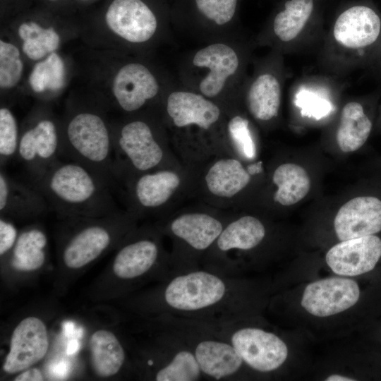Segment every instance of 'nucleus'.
<instances>
[{
	"mask_svg": "<svg viewBox=\"0 0 381 381\" xmlns=\"http://www.w3.org/2000/svg\"><path fill=\"white\" fill-rule=\"evenodd\" d=\"M29 183L49 209L65 218L96 217L116 212L111 187L85 167L60 159Z\"/></svg>",
	"mask_w": 381,
	"mask_h": 381,
	"instance_id": "3",
	"label": "nucleus"
},
{
	"mask_svg": "<svg viewBox=\"0 0 381 381\" xmlns=\"http://www.w3.org/2000/svg\"><path fill=\"white\" fill-rule=\"evenodd\" d=\"M272 181L277 186L274 199L284 206L301 200L310 188V179L306 169L292 163L279 166L273 174Z\"/></svg>",
	"mask_w": 381,
	"mask_h": 381,
	"instance_id": "31",
	"label": "nucleus"
},
{
	"mask_svg": "<svg viewBox=\"0 0 381 381\" xmlns=\"http://www.w3.org/2000/svg\"><path fill=\"white\" fill-rule=\"evenodd\" d=\"M18 231L9 218L1 216L0 219V255L13 250L18 239Z\"/></svg>",
	"mask_w": 381,
	"mask_h": 381,
	"instance_id": "37",
	"label": "nucleus"
},
{
	"mask_svg": "<svg viewBox=\"0 0 381 381\" xmlns=\"http://www.w3.org/2000/svg\"><path fill=\"white\" fill-rule=\"evenodd\" d=\"M15 381H41L44 380L42 372L37 368H29L18 374Z\"/></svg>",
	"mask_w": 381,
	"mask_h": 381,
	"instance_id": "38",
	"label": "nucleus"
},
{
	"mask_svg": "<svg viewBox=\"0 0 381 381\" xmlns=\"http://www.w3.org/2000/svg\"><path fill=\"white\" fill-rule=\"evenodd\" d=\"M380 53H381V42H380Z\"/></svg>",
	"mask_w": 381,
	"mask_h": 381,
	"instance_id": "41",
	"label": "nucleus"
},
{
	"mask_svg": "<svg viewBox=\"0 0 381 381\" xmlns=\"http://www.w3.org/2000/svg\"><path fill=\"white\" fill-rule=\"evenodd\" d=\"M247 171L249 174H256L262 171V163L251 164L248 167Z\"/></svg>",
	"mask_w": 381,
	"mask_h": 381,
	"instance_id": "39",
	"label": "nucleus"
},
{
	"mask_svg": "<svg viewBox=\"0 0 381 381\" xmlns=\"http://www.w3.org/2000/svg\"><path fill=\"white\" fill-rule=\"evenodd\" d=\"M373 123L362 103L357 100L346 102L339 113L335 131V140L344 152L361 148L368 140Z\"/></svg>",
	"mask_w": 381,
	"mask_h": 381,
	"instance_id": "26",
	"label": "nucleus"
},
{
	"mask_svg": "<svg viewBox=\"0 0 381 381\" xmlns=\"http://www.w3.org/2000/svg\"><path fill=\"white\" fill-rule=\"evenodd\" d=\"M338 78L322 74L302 78L292 86L294 104L301 109L302 115L317 120L328 116L334 109L331 97L343 85Z\"/></svg>",
	"mask_w": 381,
	"mask_h": 381,
	"instance_id": "22",
	"label": "nucleus"
},
{
	"mask_svg": "<svg viewBox=\"0 0 381 381\" xmlns=\"http://www.w3.org/2000/svg\"><path fill=\"white\" fill-rule=\"evenodd\" d=\"M256 47L254 37L246 32L202 44L180 60L178 82L224 104L240 94Z\"/></svg>",
	"mask_w": 381,
	"mask_h": 381,
	"instance_id": "2",
	"label": "nucleus"
},
{
	"mask_svg": "<svg viewBox=\"0 0 381 381\" xmlns=\"http://www.w3.org/2000/svg\"><path fill=\"white\" fill-rule=\"evenodd\" d=\"M104 21L125 51L140 56L170 37L168 16L145 0H113Z\"/></svg>",
	"mask_w": 381,
	"mask_h": 381,
	"instance_id": "8",
	"label": "nucleus"
},
{
	"mask_svg": "<svg viewBox=\"0 0 381 381\" xmlns=\"http://www.w3.org/2000/svg\"><path fill=\"white\" fill-rule=\"evenodd\" d=\"M111 126L115 181L125 165L140 174L162 162L164 151L157 138V128L150 120L139 115Z\"/></svg>",
	"mask_w": 381,
	"mask_h": 381,
	"instance_id": "12",
	"label": "nucleus"
},
{
	"mask_svg": "<svg viewBox=\"0 0 381 381\" xmlns=\"http://www.w3.org/2000/svg\"><path fill=\"white\" fill-rule=\"evenodd\" d=\"M250 174L236 159H222L208 170L205 181L212 194L222 198H231L250 182Z\"/></svg>",
	"mask_w": 381,
	"mask_h": 381,
	"instance_id": "29",
	"label": "nucleus"
},
{
	"mask_svg": "<svg viewBox=\"0 0 381 381\" xmlns=\"http://www.w3.org/2000/svg\"><path fill=\"white\" fill-rule=\"evenodd\" d=\"M162 104L171 125L177 130L213 131L224 116V106L176 82Z\"/></svg>",
	"mask_w": 381,
	"mask_h": 381,
	"instance_id": "15",
	"label": "nucleus"
},
{
	"mask_svg": "<svg viewBox=\"0 0 381 381\" xmlns=\"http://www.w3.org/2000/svg\"><path fill=\"white\" fill-rule=\"evenodd\" d=\"M381 257V240L370 235L343 241L326 254V262L336 274L357 276L372 270Z\"/></svg>",
	"mask_w": 381,
	"mask_h": 381,
	"instance_id": "20",
	"label": "nucleus"
},
{
	"mask_svg": "<svg viewBox=\"0 0 381 381\" xmlns=\"http://www.w3.org/2000/svg\"><path fill=\"white\" fill-rule=\"evenodd\" d=\"M243 321L207 324L231 344L249 369L261 373L279 369L288 356L284 341L274 333L244 325Z\"/></svg>",
	"mask_w": 381,
	"mask_h": 381,
	"instance_id": "14",
	"label": "nucleus"
},
{
	"mask_svg": "<svg viewBox=\"0 0 381 381\" xmlns=\"http://www.w3.org/2000/svg\"><path fill=\"white\" fill-rule=\"evenodd\" d=\"M224 228L221 221L204 213L183 214L171 221L170 233L188 250L182 272L201 267V254L213 246Z\"/></svg>",
	"mask_w": 381,
	"mask_h": 381,
	"instance_id": "17",
	"label": "nucleus"
},
{
	"mask_svg": "<svg viewBox=\"0 0 381 381\" xmlns=\"http://www.w3.org/2000/svg\"><path fill=\"white\" fill-rule=\"evenodd\" d=\"M158 322L162 332L178 339L191 351L205 380H239L248 368L231 344L209 324L168 315H161Z\"/></svg>",
	"mask_w": 381,
	"mask_h": 381,
	"instance_id": "6",
	"label": "nucleus"
},
{
	"mask_svg": "<svg viewBox=\"0 0 381 381\" xmlns=\"http://www.w3.org/2000/svg\"><path fill=\"white\" fill-rule=\"evenodd\" d=\"M62 155L61 122L47 107L33 111L20 128L17 154L29 179L39 176Z\"/></svg>",
	"mask_w": 381,
	"mask_h": 381,
	"instance_id": "13",
	"label": "nucleus"
},
{
	"mask_svg": "<svg viewBox=\"0 0 381 381\" xmlns=\"http://www.w3.org/2000/svg\"><path fill=\"white\" fill-rule=\"evenodd\" d=\"M61 125V156L85 167L111 188L116 181L112 131L102 109L70 105Z\"/></svg>",
	"mask_w": 381,
	"mask_h": 381,
	"instance_id": "5",
	"label": "nucleus"
},
{
	"mask_svg": "<svg viewBox=\"0 0 381 381\" xmlns=\"http://www.w3.org/2000/svg\"><path fill=\"white\" fill-rule=\"evenodd\" d=\"M49 209L44 195L30 183L11 177L0 170V213L11 217H32Z\"/></svg>",
	"mask_w": 381,
	"mask_h": 381,
	"instance_id": "23",
	"label": "nucleus"
},
{
	"mask_svg": "<svg viewBox=\"0 0 381 381\" xmlns=\"http://www.w3.org/2000/svg\"><path fill=\"white\" fill-rule=\"evenodd\" d=\"M359 296V286L354 280L331 277L307 285L301 306L314 316L327 317L350 308L356 303Z\"/></svg>",
	"mask_w": 381,
	"mask_h": 381,
	"instance_id": "18",
	"label": "nucleus"
},
{
	"mask_svg": "<svg viewBox=\"0 0 381 381\" xmlns=\"http://www.w3.org/2000/svg\"><path fill=\"white\" fill-rule=\"evenodd\" d=\"M48 347V333L44 323L34 316L25 318L13 331L4 370L14 374L30 368L44 358Z\"/></svg>",
	"mask_w": 381,
	"mask_h": 381,
	"instance_id": "19",
	"label": "nucleus"
},
{
	"mask_svg": "<svg viewBox=\"0 0 381 381\" xmlns=\"http://www.w3.org/2000/svg\"><path fill=\"white\" fill-rule=\"evenodd\" d=\"M265 236L266 229L260 220L249 215L241 217L224 226L202 265L233 251L253 250L260 246Z\"/></svg>",
	"mask_w": 381,
	"mask_h": 381,
	"instance_id": "25",
	"label": "nucleus"
},
{
	"mask_svg": "<svg viewBox=\"0 0 381 381\" xmlns=\"http://www.w3.org/2000/svg\"><path fill=\"white\" fill-rule=\"evenodd\" d=\"M176 83L165 71L143 58L127 59L115 70L111 95L115 106L130 114L163 99Z\"/></svg>",
	"mask_w": 381,
	"mask_h": 381,
	"instance_id": "10",
	"label": "nucleus"
},
{
	"mask_svg": "<svg viewBox=\"0 0 381 381\" xmlns=\"http://www.w3.org/2000/svg\"><path fill=\"white\" fill-rule=\"evenodd\" d=\"M18 35L23 42V54L32 61H40L56 52L61 43L60 35L54 28H45L35 21L21 23Z\"/></svg>",
	"mask_w": 381,
	"mask_h": 381,
	"instance_id": "32",
	"label": "nucleus"
},
{
	"mask_svg": "<svg viewBox=\"0 0 381 381\" xmlns=\"http://www.w3.org/2000/svg\"><path fill=\"white\" fill-rule=\"evenodd\" d=\"M179 184V176L172 171L145 172L136 178L132 195L139 207L154 209L165 204Z\"/></svg>",
	"mask_w": 381,
	"mask_h": 381,
	"instance_id": "27",
	"label": "nucleus"
},
{
	"mask_svg": "<svg viewBox=\"0 0 381 381\" xmlns=\"http://www.w3.org/2000/svg\"><path fill=\"white\" fill-rule=\"evenodd\" d=\"M155 300L161 315L210 324L243 321L250 307L248 287L238 276L204 267L169 275Z\"/></svg>",
	"mask_w": 381,
	"mask_h": 381,
	"instance_id": "1",
	"label": "nucleus"
},
{
	"mask_svg": "<svg viewBox=\"0 0 381 381\" xmlns=\"http://www.w3.org/2000/svg\"><path fill=\"white\" fill-rule=\"evenodd\" d=\"M240 0H179L172 23L183 35L202 44L238 37Z\"/></svg>",
	"mask_w": 381,
	"mask_h": 381,
	"instance_id": "9",
	"label": "nucleus"
},
{
	"mask_svg": "<svg viewBox=\"0 0 381 381\" xmlns=\"http://www.w3.org/2000/svg\"><path fill=\"white\" fill-rule=\"evenodd\" d=\"M381 37V18L371 7L349 4L336 16L325 30L318 54L321 73L344 78L362 65Z\"/></svg>",
	"mask_w": 381,
	"mask_h": 381,
	"instance_id": "4",
	"label": "nucleus"
},
{
	"mask_svg": "<svg viewBox=\"0 0 381 381\" xmlns=\"http://www.w3.org/2000/svg\"><path fill=\"white\" fill-rule=\"evenodd\" d=\"M66 82V67L62 57L56 52L48 54L33 66L28 83L35 93L57 92Z\"/></svg>",
	"mask_w": 381,
	"mask_h": 381,
	"instance_id": "33",
	"label": "nucleus"
},
{
	"mask_svg": "<svg viewBox=\"0 0 381 381\" xmlns=\"http://www.w3.org/2000/svg\"><path fill=\"white\" fill-rule=\"evenodd\" d=\"M117 212L80 217L81 225L62 248V260L70 269H79L97 259L114 241L113 228L123 221Z\"/></svg>",
	"mask_w": 381,
	"mask_h": 381,
	"instance_id": "16",
	"label": "nucleus"
},
{
	"mask_svg": "<svg viewBox=\"0 0 381 381\" xmlns=\"http://www.w3.org/2000/svg\"><path fill=\"white\" fill-rule=\"evenodd\" d=\"M24 64L18 47L9 41L0 40V87L1 90L14 88L20 83Z\"/></svg>",
	"mask_w": 381,
	"mask_h": 381,
	"instance_id": "34",
	"label": "nucleus"
},
{
	"mask_svg": "<svg viewBox=\"0 0 381 381\" xmlns=\"http://www.w3.org/2000/svg\"><path fill=\"white\" fill-rule=\"evenodd\" d=\"M253 71L241 90L242 103L249 114L260 123H270L279 114L283 90L287 78L284 55L274 49L254 56Z\"/></svg>",
	"mask_w": 381,
	"mask_h": 381,
	"instance_id": "11",
	"label": "nucleus"
},
{
	"mask_svg": "<svg viewBox=\"0 0 381 381\" xmlns=\"http://www.w3.org/2000/svg\"><path fill=\"white\" fill-rule=\"evenodd\" d=\"M161 260L157 241L142 237L131 241L119 249L112 265L114 274L124 281H133L150 273Z\"/></svg>",
	"mask_w": 381,
	"mask_h": 381,
	"instance_id": "24",
	"label": "nucleus"
},
{
	"mask_svg": "<svg viewBox=\"0 0 381 381\" xmlns=\"http://www.w3.org/2000/svg\"><path fill=\"white\" fill-rule=\"evenodd\" d=\"M229 140L244 157L252 159L255 156L256 146L250 120L239 112L234 113L226 123Z\"/></svg>",
	"mask_w": 381,
	"mask_h": 381,
	"instance_id": "36",
	"label": "nucleus"
},
{
	"mask_svg": "<svg viewBox=\"0 0 381 381\" xmlns=\"http://www.w3.org/2000/svg\"><path fill=\"white\" fill-rule=\"evenodd\" d=\"M83 1H85V0H83Z\"/></svg>",
	"mask_w": 381,
	"mask_h": 381,
	"instance_id": "43",
	"label": "nucleus"
},
{
	"mask_svg": "<svg viewBox=\"0 0 381 381\" xmlns=\"http://www.w3.org/2000/svg\"><path fill=\"white\" fill-rule=\"evenodd\" d=\"M325 33L319 0H283L254 40L285 55L320 44Z\"/></svg>",
	"mask_w": 381,
	"mask_h": 381,
	"instance_id": "7",
	"label": "nucleus"
},
{
	"mask_svg": "<svg viewBox=\"0 0 381 381\" xmlns=\"http://www.w3.org/2000/svg\"><path fill=\"white\" fill-rule=\"evenodd\" d=\"M47 237L37 227L22 231L12 250L11 263L16 270L24 272L40 269L46 259Z\"/></svg>",
	"mask_w": 381,
	"mask_h": 381,
	"instance_id": "30",
	"label": "nucleus"
},
{
	"mask_svg": "<svg viewBox=\"0 0 381 381\" xmlns=\"http://www.w3.org/2000/svg\"><path fill=\"white\" fill-rule=\"evenodd\" d=\"M49 1H56V0H49Z\"/></svg>",
	"mask_w": 381,
	"mask_h": 381,
	"instance_id": "42",
	"label": "nucleus"
},
{
	"mask_svg": "<svg viewBox=\"0 0 381 381\" xmlns=\"http://www.w3.org/2000/svg\"><path fill=\"white\" fill-rule=\"evenodd\" d=\"M334 226L341 241L378 233L381 231V200L372 196L350 200L337 212Z\"/></svg>",
	"mask_w": 381,
	"mask_h": 381,
	"instance_id": "21",
	"label": "nucleus"
},
{
	"mask_svg": "<svg viewBox=\"0 0 381 381\" xmlns=\"http://www.w3.org/2000/svg\"><path fill=\"white\" fill-rule=\"evenodd\" d=\"M90 350L93 370L99 377L116 375L126 361V352L122 344L109 330L99 329L91 335Z\"/></svg>",
	"mask_w": 381,
	"mask_h": 381,
	"instance_id": "28",
	"label": "nucleus"
},
{
	"mask_svg": "<svg viewBox=\"0 0 381 381\" xmlns=\"http://www.w3.org/2000/svg\"><path fill=\"white\" fill-rule=\"evenodd\" d=\"M20 128L13 111L7 107L0 109L1 167L17 158Z\"/></svg>",
	"mask_w": 381,
	"mask_h": 381,
	"instance_id": "35",
	"label": "nucleus"
},
{
	"mask_svg": "<svg viewBox=\"0 0 381 381\" xmlns=\"http://www.w3.org/2000/svg\"><path fill=\"white\" fill-rule=\"evenodd\" d=\"M325 380H327V381H353V380H355L352 379L351 377H346V376H344V375L335 374V375H331L328 376L325 379Z\"/></svg>",
	"mask_w": 381,
	"mask_h": 381,
	"instance_id": "40",
	"label": "nucleus"
}]
</instances>
